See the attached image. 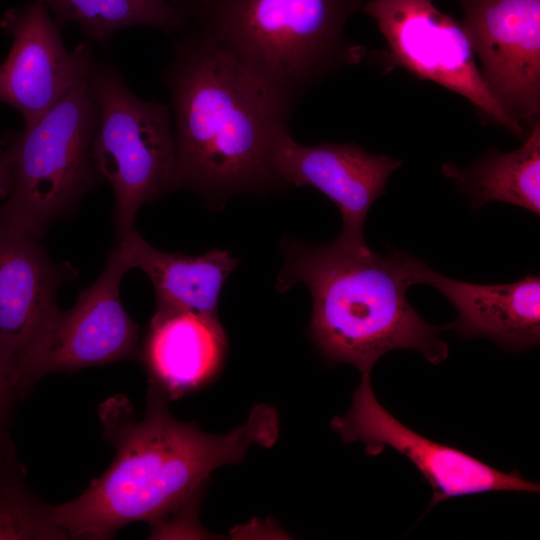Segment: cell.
Listing matches in <instances>:
<instances>
[{"mask_svg": "<svg viewBox=\"0 0 540 540\" xmlns=\"http://www.w3.org/2000/svg\"><path fill=\"white\" fill-rule=\"evenodd\" d=\"M60 28L77 24L86 40L108 49L114 36L133 26L175 34L186 17L167 0H41Z\"/></svg>", "mask_w": 540, "mask_h": 540, "instance_id": "obj_18", "label": "cell"}, {"mask_svg": "<svg viewBox=\"0 0 540 540\" xmlns=\"http://www.w3.org/2000/svg\"><path fill=\"white\" fill-rule=\"evenodd\" d=\"M38 239L0 222V342L18 363L59 311L60 286L76 277L70 264L54 262Z\"/></svg>", "mask_w": 540, "mask_h": 540, "instance_id": "obj_14", "label": "cell"}, {"mask_svg": "<svg viewBox=\"0 0 540 540\" xmlns=\"http://www.w3.org/2000/svg\"><path fill=\"white\" fill-rule=\"evenodd\" d=\"M482 78L521 126L540 111V0H459Z\"/></svg>", "mask_w": 540, "mask_h": 540, "instance_id": "obj_10", "label": "cell"}, {"mask_svg": "<svg viewBox=\"0 0 540 540\" xmlns=\"http://www.w3.org/2000/svg\"><path fill=\"white\" fill-rule=\"evenodd\" d=\"M210 0H172V4L189 19L196 15Z\"/></svg>", "mask_w": 540, "mask_h": 540, "instance_id": "obj_22", "label": "cell"}, {"mask_svg": "<svg viewBox=\"0 0 540 540\" xmlns=\"http://www.w3.org/2000/svg\"><path fill=\"white\" fill-rule=\"evenodd\" d=\"M50 507L25 486L20 469L0 468V539H67Z\"/></svg>", "mask_w": 540, "mask_h": 540, "instance_id": "obj_19", "label": "cell"}, {"mask_svg": "<svg viewBox=\"0 0 540 540\" xmlns=\"http://www.w3.org/2000/svg\"><path fill=\"white\" fill-rule=\"evenodd\" d=\"M442 172L469 196L473 209L491 201H501L540 214V125L537 120L515 151H487L465 168L451 163Z\"/></svg>", "mask_w": 540, "mask_h": 540, "instance_id": "obj_17", "label": "cell"}, {"mask_svg": "<svg viewBox=\"0 0 540 540\" xmlns=\"http://www.w3.org/2000/svg\"><path fill=\"white\" fill-rule=\"evenodd\" d=\"M13 187V175L6 159L3 146L0 145V198H7Z\"/></svg>", "mask_w": 540, "mask_h": 540, "instance_id": "obj_21", "label": "cell"}, {"mask_svg": "<svg viewBox=\"0 0 540 540\" xmlns=\"http://www.w3.org/2000/svg\"><path fill=\"white\" fill-rule=\"evenodd\" d=\"M97 117L86 77L36 124L10 135L3 149L13 187L0 222L40 238L104 181L91 155Z\"/></svg>", "mask_w": 540, "mask_h": 540, "instance_id": "obj_5", "label": "cell"}, {"mask_svg": "<svg viewBox=\"0 0 540 540\" xmlns=\"http://www.w3.org/2000/svg\"><path fill=\"white\" fill-rule=\"evenodd\" d=\"M363 5V0H210L187 21L292 112L311 87L366 56L344 33Z\"/></svg>", "mask_w": 540, "mask_h": 540, "instance_id": "obj_4", "label": "cell"}, {"mask_svg": "<svg viewBox=\"0 0 540 540\" xmlns=\"http://www.w3.org/2000/svg\"><path fill=\"white\" fill-rule=\"evenodd\" d=\"M402 162L374 155L355 143L307 146L298 143L289 128L275 143L273 169L281 184L311 186L338 207L342 228L335 239L351 247H368L363 227L374 201L384 194L389 176Z\"/></svg>", "mask_w": 540, "mask_h": 540, "instance_id": "obj_12", "label": "cell"}, {"mask_svg": "<svg viewBox=\"0 0 540 540\" xmlns=\"http://www.w3.org/2000/svg\"><path fill=\"white\" fill-rule=\"evenodd\" d=\"M131 268L150 278L156 306L183 308L217 316L223 285L238 264L228 251L214 249L201 256L158 250L136 230L125 234L117 245Z\"/></svg>", "mask_w": 540, "mask_h": 540, "instance_id": "obj_16", "label": "cell"}, {"mask_svg": "<svg viewBox=\"0 0 540 540\" xmlns=\"http://www.w3.org/2000/svg\"><path fill=\"white\" fill-rule=\"evenodd\" d=\"M411 285L428 284L457 310L448 324L463 338L486 337L505 351H523L540 342V278L526 275L508 284L483 285L454 280L409 256Z\"/></svg>", "mask_w": 540, "mask_h": 540, "instance_id": "obj_13", "label": "cell"}, {"mask_svg": "<svg viewBox=\"0 0 540 540\" xmlns=\"http://www.w3.org/2000/svg\"><path fill=\"white\" fill-rule=\"evenodd\" d=\"M0 27L13 38L0 66V102L15 108L28 128L88 76L92 44L85 40L69 51L41 0L7 10Z\"/></svg>", "mask_w": 540, "mask_h": 540, "instance_id": "obj_11", "label": "cell"}, {"mask_svg": "<svg viewBox=\"0 0 540 540\" xmlns=\"http://www.w3.org/2000/svg\"><path fill=\"white\" fill-rule=\"evenodd\" d=\"M331 427L345 443L359 441L366 454L377 456L391 448L410 460L430 484V507L444 500L491 491L539 493L538 483L517 471L503 472L458 448L428 439L405 426L376 399L370 375H361L352 406L335 416Z\"/></svg>", "mask_w": 540, "mask_h": 540, "instance_id": "obj_9", "label": "cell"}, {"mask_svg": "<svg viewBox=\"0 0 540 540\" xmlns=\"http://www.w3.org/2000/svg\"><path fill=\"white\" fill-rule=\"evenodd\" d=\"M88 86L97 107L91 155L114 192L117 242L138 210L173 190L176 143L168 105L138 97L122 73L93 59Z\"/></svg>", "mask_w": 540, "mask_h": 540, "instance_id": "obj_6", "label": "cell"}, {"mask_svg": "<svg viewBox=\"0 0 540 540\" xmlns=\"http://www.w3.org/2000/svg\"><path fill=\"white\" fill-rule=\"evenodd\" d=\"M281 247L285 263L276 288L284 293L299 282L307 285L309 334L328 361L349 363L370 375L391 350L419 352L434 365L447 359L449 347L440 333L448 325L426 322L406 298L412 286L409 254L394 249L380 254L336 240L316 245L284 239Z\"/></svg>", "mask_w": 540, "mask_h": 540, "instance_id": "obj_3", "label": "cell"}, {"mask_svg": "<svg viewBox=\"0 0 540 540\" xmlns=\"http://www.w3.org/2000/svg\"><path fill=\"white\" fill-rule=\"evenodd\" d=\"M166 402L149 388L141 420L123 395L99 407L103 436L115 457L81 495L51 505L53 522L68 538L110 539L135 521L151 524L157 537L189 532L210 473L240 462L250 446L270 447L278 438L276 410L265 404L255 406L244 424L214 435L173 418Z\"/></svg>", "mask_w": 540, "mask_h": 540, "instance_id": "obj_1", "label": "cell"}, {"mask_svg": "<svg viewBox=\"0 0 540 540\" xmlns=\"http://www.w3.org/2000/svg\"><path fill=\"white\" fill-rule=\"evenodd\" d=\"M130 270L117 246L75 304L58 311L19 359L21 399L43 376L140 357L139 327L120 299V283Z\"/></svg>", "mask_w": 540, "mask_h": 540, "instance_id": "obj_7", "label": "cell"}, {"mask_svg": "<svg viewBox=\"0 0 540 540\" xmlns=\"http://www.w3.org/2000/svg\"><path fill=\"white\" fill-rule=\"evenodd\" d=\"M362 10L376 21L387 41L385 68H404L458 93L496 124L525 137L523 126L487 88L462 24L438 10L432 0H368Z\"/></svg>", "mask_w": 540, "mask_h": 540, "instance_id": "obj_8", "label": "cell"}, {"mask_svg": "<svg viewBox=\"0 0 540 540\" xmlns=\"http://www.w3.org/2000/svg\"><path fill=\"white\" fill-rule=\"evenodd\" d=\"M226 349V336L217 316L156 306L140 357L149 376V388L168 400L211 380L221 367Z\"/></svg>", "mask_w": 540, "mask_h": 540, "instance_id": "obj_15", "label": "cell"}, {"mask_svg": "<svg viewBox=\"0 0 540 540\" xmlns=\"http://www.w3.org/2000/svg\"><path fill=\"white\" fill-rule=\"evenodd\" d=\"M174 35L161 75L176 143L173 190L222 201L281 185L273 151L291 111L194 24Z\"/></svg>", "mask_w": 540, "mask_h": 540, "instance_id": "obj_2", "label": "cell"}, {"mask_svg": "<svg viewBox=\"0 0 540 540\" xmlns=\"http://www.w3.org/2000/svg\"><path fill=\"white\" fill-rule=\"evenodd\" d=\"M19 399L18 362L0 342V468L20 469L9 435L13 404Z\"/></svg>", "mask_w": 540, "mask_h": 540, "instance_id": "obj_20", "label": "cell"}]
</instances>
